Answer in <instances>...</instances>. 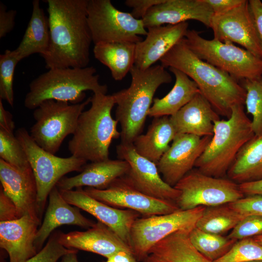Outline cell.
I'll return each instance as SVG.
<instances>
[{
  "mask_svg": "<svg viewBox=\"0 0 262 262\" xmlns=\"http://www.w3.org/2000/svg\"><path fill=\"white\" fill-rule=\"evenodd\" d=\"M50 44L42 57L49 69L88 66L93 42L87 22L88 0H47Z\"/></svg>",
  "mask_w": 262,
  "mask_h": 262,
  "instance_id": "6da1fadb",
  "label": "cell"
},
{
  "mask_svg": "<svg viewBox=\"0 0 262 262\" xmlns=\"http://www.w3.org/2000/svg\"><path fill=\"white\" fill-rule=\"evenodd\" d=\"M183 39L160 60L161 65L185 74L215 112L229 118L234 106L245 104V89L227 73L199 58Z\"/></svg>",
  "mask_w": 262,
  "mask_h": 262,
  "instance_id": "7a4b0ae2",
  "label": "cell"
},
{
  "mask_svg": "<svg viewBox=\"0 0 262 262\" xmlns=\"http://www.w3.org/2000/svg\"><path fill=\"white\" fill-rule=\"evenodd\" d=\"M130 73V86L113 94L117 105L115 119L121 127V143L126 144H132L141 134L157 90L172 80L170 73L161 65L145 70L134 65Z\"/></svg>",
  "mask_w": 262,
  "mask_h": 262,
  "instance_id": "3957f363",
  "label": "cell"
},
{
  "mask_svg": "<svg viewBox=\"0 0 262 262\" xmlns=\"http://www.w3.org/2000/svg\"><path fill=\"white\" fill-rule=\"evenodd\" d=\"M90 107L80 115L73 137L68 143L72 156L91 162L109 159V147L120 137L118 122L112 115L115 104L113 95L94 94Z\"/></svg>",
  "mask_w": 262,
  "mask_h": 262,
  "instance_id": "277c9868",
  "label": "cell"
},
{
  "mask_svg": "<svg viewBox=\"0 0 262 262\" xmlns=\"http://www.w3.org/2000/svg\"><path fill=\"white\" fill-rule=\"evenodd\" d=\"M94 66L49 69L33 80L25 96L24 106L36 109L42 102L52 99L80 103L84 99L85 91L106 94L108 87L99 82V75Z\"/></svg>",
  "mask_w": 262,
  "mask_h": 262,
  "instance_id": "5b68a950",
  "label": "cell"
},
{
  "mask_svg": "<svg viewBox=\"0 0 262 262\" xmlns=\"http://www.w3.org/2000/svg\"><path fill=\"white\" fill-rule=\"evenodd\" d=\"M254 135L244 105L234 106L229 118L214 121L213 135L195 167L205 175L224 178L240 149Z\"/></svg>",
  "mask_w": 262,
  "mask_h": 262,
  "instance_id": "8992f818",
  "label": "cell"
},
{
  "mask_svg": "<svg viewBox=\"0 0 262 262\" xmlns=\"http://www.w3.org/2000/svg\"><path fill=\"white\" fill-rule=\"evenodd\" d=\"M200 59L227 73L237 81L262 78V59L231 43L208 40L195 30H188L183 39Z\"/></svg>",
  "mask_w": 262,
  "mask_h": 262,
  "instance_id": "52a82bcc",
  "label": "cell"
},
{
  "mask_svg": "<svg viewBox=\"0 0 262 262\" xmlns=\"http://www.w3.org/2000/svg\"><path fill=\"white\" fill-rule=\"evenodd\" d=\"M91 102V97L78 104L52 99L42 102L33 113L35 123L30 135L44 150L55 154L66 137L73 134L79 117Z\"/></svg>",
  "mask_w": 262,
  "mask_h": 262,
  "instance_id": "ba28073f",
  "label": "cell"
},
{
  "mask_svg": "<svg viewBox=\"0 0 262 262\" xmlns=\"http://www.w3.org/2000/svg\"><path fill=\"white\" fill-rule=\"evenodd\" d=\"M16 136L23 147L33 173L37 187V204L40 216L51 190L64 176L71 172H81L87 161L73 156L58 157L39 146L24 128Z\"/></svg>",
  "mask_w": 262,
  "mask_h": 262,
  "instance_id": "9c48e42d",
  "label": "cell"
},
{
  "mask_svg": "<svg viewBox=\"0 0 262 262\" xmlns=\"http://www.w3.org/2000/svg\"><path fill=\"white\" fill-rule=\"evenodd\" d=\"M87 22L94 44L109 42L137 43L146 35L143 20L116 8L110 0H88Z\"/></svg>",
  "mask_w": 262,
  "mask_h": 262,
  "instance_id": "30bf717a",
  "label": "cell"
},
{
  "mask_svg": "<svg viewBox=\"0 0 262 262\" xmlns=\"http://www.w3.org/2000/svg\"><path fill=\"white\" fill-rule=\"evenodd\" d=\"M205 207L136 219L130 232V246L134 257L137 261H144L151 248L167 236L180 230L190 231L196 227Z\"/></svg>",
  "mask_w": 262,
  "mask_h": 262,
  "instance_id": "8fae6325",
  "label": "cell"
},
{
  "mask_svg": "<svg viewBox=\"0 0 262 262\" xmlns=\"http://www.w3.org/2000/svg\"><path fill=\"white\" fill-rule=\"evenodd\" d=\"M174 187L180 193L176 204L183 211L226 204L244 196L239 184L205 175L197 169L189 172Z\"/></svg>",
  "mask_w": 262,
  "mask_h": 262,
  "instance_id": "7c38bea8",
  "label": "cell"
},
{
  "mask_svg": "<svg viewBox=\"0 0 262 262\" xmlns=\"http://www.w3.org/2000/svg\"><path fill=\"white\" fill-rule=\"evenodd\" d=\"M116 150L118 158L130 165L123 176L129 183L149 196L176 203L180 191L164 180L155 163L138 153L132 144L120 143Z\"/></svg>",
  "mask_w": 262,
  "mask_h": 262,
  "instance_id": "4fadbf2b",
  "label": "cell"
},
{
  "mask_svg": "<svg viewBox=\"0 0 262 262\" xmlns=\"http://www.w3.org/2000/svg\"><path fill=\"white\" fill-rule=\"evenodd\" d=\"M83 190L90 196L111 206L133 210L143 216L166 214L180 210L175 203L142 193L123 177L115 180L105 189L86 187Z\"/></svg>",
  "mask_w": 262,
  "mask_h": 262,
  "instance_id": "5bb4252c",
  "label": "cell"
},
{
  "mask_svg": "<svg viewBox=\"0 0 262 262\" xmlns=\"http://www.w3.org/2000/svg\"><path fill=\"white\" fill-rule=\"evenodd\" d=\"M210 28L213 39L223 43H237L256 57L262 59V47L249 1L221 15H213Z\"/></svg>",
  "mask_w": 262,
  "mask_h": 262,
  "instance_id": "9a60e30c",
  "label": "cell"
},
{
  "mask_svg": "<svg viewBox=\"0 0 262 262\" xmlns=\"http://www.w3.org/2000/svg\"><path fill=\"white\" fill-rule=\"evenodd\" d=\"M211 138L212 136L177 134L171 145L157 164L164 180L174 187L193 169Z\"/></svg>",
  "mask_w": 262,
  "mask_h": 262,
  "instance_id": "2e32d148",
  "label": "cell"
},
{
  "mask_svg": "<svg viewBox=\"0 0 262 262\" xmlns=\"http://www.w3.org/2000/svg\"><path fill=\"white\" fill-rule=\"evenodd\" d=\"M59 190L68 203L92 215L131 247V229L135 220L140 217V213L111 206L90 196L81 187L75 190Z\"/></svg>",
  "mask_w": 262,
  "mask_h": 262,
  "instance_id": "e0dca14e",
  "label": "cell"
},
{
  "mask_svg": "<svg viewBox=\"0 0 262 262\" xmlns=\"http://www.w3.org/2000/svg\"><path fill=\"white\" fill-rule=\"evenodd\" d=\"M0 188L16 205L21 216L29 215L40 222L32 169L20 171L0 159Z\"/></svg>",
  "mask_w": 262,
  "mask_h": 262,
  "instance_id": "ac0fdd59",
  "label": "cell"
},
{
  "mask_svg": "<svg viewBox=\"0 0 262 262\" xmlns=\"http://www.w3.org/2000/svg\"><path fill=\"white\" fill-rule=\"evenodd\" d=\"M213 12L205 0H165L151 8L142 20L146 28L195 20L210 27Z\"/></svg>",
  "mask_w": 262,
  "mask_h": 262,
  "instance_id": "d6986e66",
  "label": "cell"
},
{
  "mask_svg": "<svg viewBox=\"0 0 262 262\" xmlns=\"http://www.w3.org/2000/svg\"><path fill=\"white\" fill-rule=\"evenodd\" d=\"M59 241L67 248L94 253L107 259L121 251L133 253L131 247L114 231L98 221L85 231L66 233L59 231Z\"/></svg>",
  "mask_w": 262,
  "mask_h": 262,
  "instance_id": "ffe728a7",
  "label": "cell"
},
{
  "mask_svg": "<svg viewBox=\"0 0 262 262\" xmlns=\"http://www.w3.org/2000/svg\"><path fill=\"white\" fill-rule=\"evenodd\" d=\"M188 22L150 27L144 40L136 44L134 66L145 70L152 66L184 38Z\"/></svg>",
  "mask_w": 262,
  "mask_h": 262,
  "instance_id": "44dd1931",
  "label": "cell"
},
{
  "mask_svg": "<svg viewBox=\"0 0 262 262\" xmlns=\"http://www.w3.org/2000/svg\"><path fill=\"white\" fill-rule=\"evenodd\" d=\"M40 223L27 215L0 222V246L7 252L9 262H25L37 253L34 242Z\"/></svg>",
  "mask_w": 262,
  "mask_h": 262,
  "instance_id": "7402d4cb",
  "label": "cell"
},
{
  "mask_svg": "<svg viewBox=\"0 0 262 262\" xmlns=\"http://www.w3.org/2000/svg\"><path fill=\"white\" fill-rule=\"evenodd\" d=\"M71 205L64 198L56 186L51 190L43 221L34 240L37 252L42 248L46 239L59 226L76 225L89 229L95 225L96 223L81 213L79 208Z\"/></svg>",
  "mask_w": 262,
  "mask_h": 262,
  "instance_id": "603a6c76",
  "label": "cell"
},
{
  "mask_svg": "<svg viewBox=\"0 0 262 262\" xmlns=\"http://www.w3.org/2000/svg\"><path fill=\"white\" fill-rule=\"evenodd\" d=\"M220 119L219 115L200 93L170 116L177 134H190L199 137L212 136L214 122Z\"/></svg>",
  "mask_w": 262,
  "mask_h": 262,
  "instance_id": "cb8c5ba5",
  "label": "cell"
},
{
  "mask_svg": "<svg viewBox=\"0 0 262 262\" xmlns=\"http://www.w3.org/2000/svg\"><path fill=\"white\" fill-rule=\"evenodd\" d=\"M130 165L125 160L110 159L86 164L80 173L63 177L57 183L60 190H72L83 186L98 189H106L116 179L126 175Z\"/></svg>",
  "mask_w": 262,
  "mask_h": 262,
  "instance_id": "d4e9b609",
  "label": "cell"
},
{
  "mask_svg": "<svg viewBox=\"0 0 262 262\" xmlns=\"http://www.w3.org/2000/svg\"><path fill=\"white\" fill-rule=\"evenodd\" d=\"M177 134L170 116L155 117L147 132L138 135L132 144L138 153L157 164Z\"/></svg>",
  "mask_w": 262,
  "mask_h": 262,
  "instance_id": "484cf974",
  "label": "cell"
},
{
  "mask_svg": "<svg viewBox=\"0 0 262 262\" xmlns=\"http://www.w3.org/2000/svg\"><path fill=\"white\" fill-rule=\"evenodd\" d=\"M169 70L175 77V84L164 97L154 98L148 113L150 117L172 116L200 93L196 84L185 74L173 67Z\"/></svg>",
  "mask_w": 262,
  "mask_h": 262,
  "instance_id": "4316f807",
  "label": "cell"
},
{
  "mask_svg": "<svg viewBox=\"0 0 262 262\" xmlns=\"http://www.w3.org/2000/svg\"><path fill=\"white\" fill-rule=\"evenodd\" d=\"M30 20L22 39L15 51L19 61L34 54L42 56L47 52L50 44V30L48 17L40 6L39 0L32 2Z\"/></svg>",
  "mask_w": 262,
  "mask_h": 262,
  "instance_id": "83f0119b",
  "label": "cell"
},
{
  "mask_svg": "<svg viewBox=\"0 0 262 262\" xmlns=\"http://www.w3.org/2000/svg\"><path fill=\"white\" fill-rule=\"evenodd\" d=\"M190 231L180 230L154 246L148 256L157 262H212L192 245Z\"/></svg>",
  "mask_w": 262,
  "mask_h": 262,
  "instance_id": "f1b7e54d",
  "label": "cell"
},
{
  "mask_svg": "<svg viewBox=\"0 0 262 262\" xmlns=\"http://www.w3.org/2000/svg\"><path fill=\"white\" fill-rule=\"evenodd\" d=\"M227 175L239 184L262 179V135H254L242 147Z\"/></svg>",
  "mask_w": 262,
  "mask_h": 262,
  "instance_id": "f546056e",
  "label": "cell"
},
{
  "mask_svg": "<svg viewBox=\"0 0 262 262\" xmlns=\"http://www.w3.org/2000/svg\"><path fill=\"white\" fill-rule=\"evenodd\" d=\"M136 43H99L93 49L95 58L107 66L115 81H121L134 66Z\"/></svg>",
  "mask_w": 262,
  "mask_h": 262,
  "instance_id": "4dcf8cb0",
  "label": "cell"
},
{
  "mask_svg": "<svg viewBox=\"0 0 262 262\" xmlns=\"http://www.w3.org/2000/svg\"><path fill=\"white\" fill-rule=\"evenodd\" d=\"M245 217L229 203L206 207L196 227L206 232L222 235L232 229Z\"/></svg>",
  "mask_w": 262,
  "mask_h": 262,
  "instance_id": "1f68e13d",
  "label": "cell"
},
{
  "mask_svg": "<svg viewBox=\"0 0 262 262\" xmlns=\"http://www.w3.org/2000/svg\"><path fill=\"white\" fill-rule=\"evenodd\" d=\"M195 248L212 262L225 255L236 242L222 235L203 231L195 227L188 234Z\"/></svg>",
  "mask_w": 262,
  "mask_h": 262,
  "instance_id": "d6a6232c",
  "label": "cell"
},
{
  "mask_svg": "<svg viewBox=\"0 0 262 262\" xmlns=\"http://www.w3.org/2000/svg\"><path fill=\"white\" fill-rule=\"evenodd\" d=\"M0 157L20 171L32 169L25 151L16 135L0 128Z\"/></svg>",
  "mask_w": 262,
  "mask_h": 262,
  "instance_id": "836d02e7",
  "label": "cell"
},
{
  "mask_svg": "<svg viewBox=\"0 0 262 262\" xmlns=\"http://www.w3.org/2000/svg\"><path fill=\"white\" fill-rule=\"evenodd\" d=\"M246 91L245 104L252 116L251 125L255 135H262V78L242 81Z\"/></svg>",
  "mask_w": 262,
  "mask_h": 262,
  "instance_id": "e575fe53",
  "label": "cell"
},
{
  "mask_svg": "<svg viewBox=\"0 0 262 262\" xmlns=\"http://www.w3.org/2000/svg\"><path fill=\"white\" fill-rule=\"evenodd\" d=\"M19 61L14 50L6 49L0 55V99L6 101L12 107L14 104L15 70Z\"/></svg>",
  "mask_w": 262,
  "mask_h": 262,
  "instance_id": "d590c367",
  "label": "cell"
},
{
  "mask_svg": "<svg viewBox=\"0 0 262 262\" xmlns=\"http://www.w3.org/2000/svg\"><path fill=\"white\" fill-rule=\"evenodd\" d=\"M262 260V245L253 238L239 240L225 255L213 262H247Z\"/></svg>",
  "mask_w": 262,
  "mask_h": 262,
  "instance_id": "8d00e7d4",
  "label": "cell"
},
{
  "mask_svg": "<svg viewBox=\"0 0 262 262\" xmlns=\"http://www.w3.org/2000/svg\"><path fill=\"white\" fill-rule=\"evenodd\" d=\"M59 232L51 234L39 251L25 262H57L65 255L75 251L63 246L59 241Z\"/></svg>",
  "mask_w": 262,
  "mask_h": 262,
  "instance_id": "74e56055",
  "label": "cell"
},
{
  "mask_svg": "<svg viewBox=\"0 0 262 262\" xmlns=\"http://www.w3.org/2000/svg\"><path fill=\"white\" fill-rule=\"evenodd\" d=\"M262 235V216H245L232 229L228 237L236 241Z\"/></svg>",
  "mask_w": 262,
  "mask_h": 262,
  "instance_id": "f35d334b",
  "label": "cell"
},
{
  "mask_svg": "<svg viewBox=\"0 0 262 262\" xmlns=\"http://www.w3.org/2000/svg\"><path fill=\"white\" fill-rule=\"evenodd\" d=\"M229 204L244 216L250 215L262 216V195L247 196Z\"/></svg>",
  "mask_w": 262,
  "mask_h": 262,
  "instance_id": "ab89813d",
  "label": "cell"
},
{
  "mask_svg": "<svg viewBox=\"0 0 262 262\" xmlns=\"http://www.w3.org/2000/svg\"><path fill=\"white\" fill-rule=\"evenodd\" d=\"M21 217L16 205L0 188V222L11 221Z\"/></svg>",
  "mask_w": 262,
  "mask_h": 262,
  "instance_id": "60d3db41",
  "label": "cell"
},
{
  "mask_svg": "<svg viewBox=\"0 0 262 262\" xmlns=\"http://www.w3.org/2000/svg\"><path fill=\"white\" fill-rule=\"evenodd\" d=\"M165 0H127L125 3L132 8L131 14L138 19H143L148 11Z\"/></svg>",
  "mask_w": 262,
  "mask_h": 262,
  "instance_id": "b9f144b4",
  "label": "cell"
},
{
  "mask_svg": "<svg viewBox=\"0 0 262 262\" xmlns=\"http://www.w3.org/2000/svg\"><path fill=\"white\" fill-rule=\"evenodd\" d=\"M16 11L7 10V7L0 2V38L4 37L14 28Z\"/></svg>",
  "mask_w": 262,
  "mask_h": 262,
  "instance_id": "7bdbcfd3",
  "label": "cell"
},
{
  "mask_svg": "<svg viewBox=\"0 0 262 262\" xmlns=\"http://www.w3.org/2000/svg\"><path fill=\"white\" fill-rule=\"evenodd\" d=\"M211 7L213 15L224 14L240 4L243 0H205Z\"/></svg>",
  "mask_w": 262,
  "mask_h": 262,
  "instance_id": "ee69618b",
  "label": "cell"
},
{
  "mask_svg": "<svg viewBox=\"0 0 262 262\" xmlns=\"http://www.w3.org/2000/svg\"><path fill=\"white\" fill-rule=\"evenodd\" d=\"M249 4L262 47V2L249 0Z\"/></svg>",
  "mask_w": 262,
  "mask_h": 262,
  "instance_id": "f6af8a7d",
  "label": "cell"
},
{
  "mask_svg": "<svg viewBox=\"0 0 262 262\" xmlns=\"http://www.w3.org/2000/svg\"><path fill=\"white\" fill-rule=\"evenodd\" d=\"M0 128L14 133L15 128L12 114L4 108L2 100L0 99Z\"/></svg>",
  "mask_w": 262,
  "mask_h": 262,
  "instance_id": "bcb514c9",
  "label": "cell"
},
{
  "mask_svg": "<svg viewBox=\"0 0 262 262\" xmlns=\"http://www.w3.org/2000/svg\"><path fill=\"white\" fill-rule=\"evenodd\" d=\"M239 185L240 189L244 195L262 196V179Z\"/></svg>",
  "mask_w": 262,
  "mask_h": 262,
  "instance_id": "7dc6e473",
  "label": "cell"
},
{
  "mask_svg": "<svg viewBox=\"0 0 262 262\" xmlns=\"http://www.w3.org/2000/svg\"><path fill=\"white\" fill-rule=\"evenodd\" d=\"M110 258L115 262H138L133 253L125 251L118 252Z\"/></svg>",
  "mask_w": 262,
  "mask_h": 262,
  "instance_id": "c3c4849f",
  "label": "cell"
},
{
  "mask_svg": "<svg viewBox=\"0 0 262 262\" xmlns=\"http://www.w3.org/2000/svg\"><path fill=\"white\" fill-rule=\"evenodd\" d=\"M77 252L78 250H75L65 255L62 257L60 262H79L77 256Z\"/></svg>",
  "mask_w": 262,
  "mask_h": 262,
  "instance_id": "681fc988",
  "label": "cell"
},
{
  "mask_svg": "<svg viewBox=\"0 0 262 262\" xmlns=\"http://www.w3.org/2000/svg\"><path fill=\"white\" fill-rule=\"evenodd\" d=\"M253 239L259 244L262 245V235L254 236Z\"/></svg>",
  "mask_w": 262,
  "mask_h": 262,
  "instance_id": "f907efd6",
  "label": "cell"
},
{
  "mask_svg": "<svg viewBox=\"0 0 262 262\" xmlns=\"http://www.w3.org/2000/svg\"><path fill=\"white\" fill-rule=\"evenodd\" d=\"M144 262H157L152 259H151L149 256H147L146 259L143 261Z\"/></svg>",
  "mask_w": 262,
  "mask_h": 262,
  "instance_id": "816d5d0a",
  "label": "cell"
},
{
  "mask_svg": "<svg viewBox=\"0 0 262 262\" xmlns=\"http://www.w3.org/2000/svg\"><path fill=\"white\" fill-rule=\"evenodd\" d=\"M105 262H115L111 258L107 259V261Z\"/></svg>",
  "mask_w": 262,
  "mask_h": 262,
  "instance_id": "f5cc1de1",
  "label": "cell"
},
{
  "mask_svg": "<svg viewBox=\"0 0 262 262\" xmlns=\"http://www.w3.org/2000/svg\"><path fill=\"white\" fill-rule=\"evenodd\" d=\"M262 262V260H254V261H249V262Z\"/></svg>",
  "mask_w": 262,
  "mask_h": 262,
  "instance_id": "db71d44e",
  "label": "cell"
}]
</instances>
